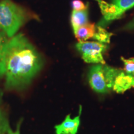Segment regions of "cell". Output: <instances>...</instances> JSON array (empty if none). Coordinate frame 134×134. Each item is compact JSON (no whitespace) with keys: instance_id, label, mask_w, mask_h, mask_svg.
Instances as JSON below:
<instances>
[{"instance_id":"6da1fadb","label":"cell","mask_w":134,"mask_h":134,"mask_svg":"<svg viewBox=\"0 0 134 134\" xmlns=\"http://www.w3.org/2000/svg\"><path fill=\"white\" fill-rule=\"evenodd\" d=\"M43 65L41 54L23 34L13 37L9 41L6 55L5 87L8 90L24 88Z\"/></svg>"},{"instance_id":"7a4b0ae2","label":"cell","mask_w":134,"mask_h":134,"mask_svg":"<svg viewBox=\"0 0 134 134\" xmlns=\"http://www.w3.org/2000/svg\"><path fill=\"white\" fill-rule=\"evenodd\" d=\"M28 19L26 10L11 0L0 2V28L8 37H13Z\"/></svg>"},{"instance_id":"3957f363","label":"cell","mask_w":134,"mask_h":134,"mask_svg":"<svg viewBox=\"0 0 134 134\" xmlns=\"http://www.w3.org/2000/svg\"><path fill=\"white\" fill-rule=\"evenodd\" d=\"M122 71L105 64L93 65L88 74L90 86L96 93H108L113 90L115 78Z\"/></svg>"},{"instance_id":"277c9868","label":"cell","mask_w":134,"mask_h":134,"mask_svg":"<svg viewBox=\"0 0 134 134\" xmlns=\"http://www.w3.org/2000/svg\"><path fill=\"white\" fill-rule=\"evenodd\" d=\"M76 48L81 53L85 62L105 64L103 56V53L108 48L105 43L99 42H79L76 44Z\"/></svg>"},{"instance_id":"5b68a950","label":"cell","mask_w":134,"mask_h":134,"mask_svg":"<svg viewBox=\"0 0 134 134\" xmlns=\"http://www.w3.org/2000/svg\"><path fill=\"white\" fill-rule=\"evenodd\" d=\"M81 111L80 109L79 115L73 119L71 118L70 115H66L60 124L55 125V134H76L80 124Z\"/></svg>"},{"instance_id":"8992f818","label":"cell","mask_w":134,"mask_h":134,"mask_svg":"<svg viewBox=\"0 0 134 134\" xmlns=\"http://www.w3.org/2000/svg\"><path fill=\"white\" fill-rule=\"evenodd\" d=\"M132 88H134V76L122 71L115 78L113 90L117 93L122 94Z\"/></svg>"},{"instance_id":"52a82bcc","label":"cell","mask_w":134,"mask_h":134,"mask_svg":"<svg viewBox=\"0 0 134 134\" xmlns=\"http://www.w3.org/2000/svg\"><path fill=\"white\" fill-rule=\"evenodd\" d=\"M103 14L104 19L105 21L109 22L113 20L117 19L120 18L122 13L116 5L114 4H109L103 0H96Z\"/></svg>"},{"instance_id":"ba28073f","label":"cell","mask_w":134,"mask_h":134,"mask_svg":"<svg viewBox=\"0 0 134 134\" xmlns=\"http://www.w3.org/2000/svg\"><path fill=\"white\" fill-rule=\"evenodd\" d=\"M3 31H0V78L5 75L6 55L9 40Z\"/></svg>"},{"instance_id":"9c48e42d","label":"cell","mask_w":134,"mask_h":134,"mask_svg":"<svg viewBox=\"0 0 134 134\" xmlns=\"http://www.w3.org/2000/svg\"><path fill=\"white\" fill-rule=\"evenodd\" d=\"M71 24L74 32L78 28L88 23V9L83 11H72L71 14Z\"/></svg>"},{"instance_id":"30bf717a","label":"cell","mask_w":134,"mask_h":134,"mask_svg":"<svg viewBox=\"0 0 134 134\" xmlns=\"http://www.w3.org/2000/svg\"><path fill=\"white\" fill-rule=\"evenodd\" d=\"M96 26L94 24H88L80 27L75 32V36L79 42L86 41L89 38H93L96 32Z\"/></svg>"},{"instance_id":"8fae6325","label":"cell","mask_w":134,"mask_h":134,"mask_svg":"<svg viewBox=\"0 0 134 134\" xmlns=\"http://www.w3.org/2000/svg\"><path fill=\"white\" fill-rule=\"evenodd\" d=\"M112 36H113L112 33L108 32L106 30L103 29L100 26H96V32L93 37V38L99 42L109 43L110 42V37Z\"/></svg>"},{"instance_id":"7c38bea8","label":"cell","mask_w":134,"mask_h":134,"mask_svg":"<svg viewBox=\"0 0 134 134\" xmlns=\"http://www.w3.org/2000/svg\"><path fill=\"white\" fill-rule=\"evenodd\" d=\"M113 3L119 8L122 14L134 6V0H113Z\"/></svg>"},{"instance_id":"4fadbf2b","label":"cell","mask_w":134,"mask_h":134,"mask_svg":"<svg viewBox=\"0 0 134 134\" xmlns=\"http://www.w3.org/2000/svg\"><path fill=\"white\" fill-rule=\"evenodd\" d=\"M121 60L124 64V72L127 74L134 76V57L125 59L121 57Z\"/></svg>"},{"instance_id":"5bb4252c","label":"cell","mask_w":134,"mask_h":134,"mask_svg":"<svg viewBox=\"0 0 134 134\" xmlns=\"http://www.w3.org/2000/svg\"><path fill=\"white\" fill-rule=\"evenodd\" d=\"M71 7L74 11H83L88 9V4H85L81 0H73L71 3Z\"/></svg>"},{"instance_id":"9a60e30c","label":"cell","mask_w":134,"mask_h":134,"mask_svg":"<svg viewBox=\"0 0 134 134\" xmlns=\"http://www.w3.org/2000/svg\"><path fill=\"white\" fill-rule=\"evenodd\" d=\"M9 125L5 124L4 123L0 120V134H4L5 132L7 131L8 129L9 128Z\"/></svg>"},{"instance_id":"2e32d148","label":"cell","mask_w":134,"mask_h":134,"mask_svg":"<svg viewBox=\"0 0 134 134\" xmlns=\"http://www.w3.org/2000/svg\"><path fill=\"white\" fill-rule=\"evenodd\" d=\"M125 30H134V18L124 27Z\"/></svg>"},{"instance_id":"e0dca14e","label":"cell","mask_w":134,"mask_h":134,"mask_svg":"<svg viewBox=\"0 0 134 134\" xmlns=\"http://www.w3.org/2000/svg\"><path fill=\"white\" fill-rule=\"evenodd\" d=\"M20 124H21V122H20L19 124H18V127H17V130L15 132H13L12 130L10 129V127H9L7 130L8 134H20Z\"/></svg>"},{"instance_id":"ac0fdd59","label":"cell","mask_w":134,"mask_h":134,"mask_svg":"<svg viewBox=\"0 0 134 134\" xmlns=\"http://www.w3.org/2000/svg\"><path fill=\"white\" fill-rule=\"evenodd\" d=\"M0 120H1V121L3 122V123H4L5 124L9 125V124H8V120L6 119V118H5L4 114H3L2 113V112H1V110H0Z\"/></svg>"}]
</instances>
